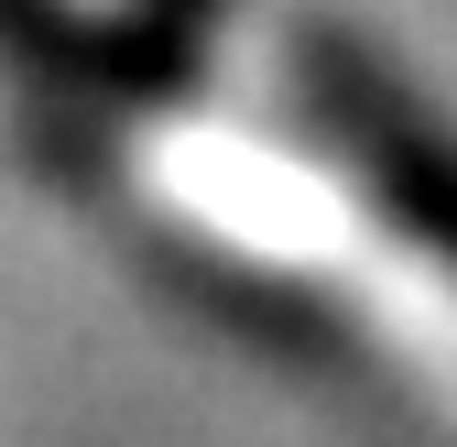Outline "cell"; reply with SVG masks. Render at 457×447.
<instances>
[{
    "mask_svg": "<svg viewBox=\"0 0 457 447\" xmlns=\"http://www.w3.org/2000/svg\"><path fill=\"white\" fill-rule=\"evenodd\" d=\"M295 66H305V98H316V121L337 131V153L370 175V197L403 218L414 240L457 251V153L414 121V98H392V88L360 66V55L337 44V33H305Z\"/></svg>",
    "mask_w": 457,
    "mask_h": 447,
    "instance_id": "cell-1",
    "label": "cell"
},
{
    "mask_svg": "<svg viewBox=\"0 0 457 447\" xmlns=\"http://www.w3.org/2000/svg\"><path fill=\"white\" fill-rule=\"evenodd\" d=\"M218 12V0H142V22L163 33V55H175V66H186V44H196V22Z\"/></svg>",
    "mask_w": 457,
    "mask_h": 447,
    "instance_id": "cell-2",
    "label": "cell"
}]
</instances>
